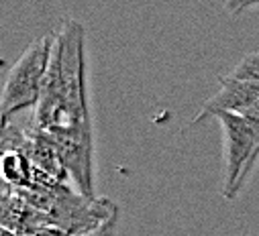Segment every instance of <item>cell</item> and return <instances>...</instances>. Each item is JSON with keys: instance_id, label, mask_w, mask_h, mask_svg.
<instances>
[{"instance_id": "cell-1", "label": "cell", "mask_w": 259, "mask_h": 236, "mask_svg": "<svg viewBox=\"0 0 259 236\" xmlns=\"http://www.w3.org/2000/svg\"><path fill=\"white\" fill-rule=\"evenodd\" d=\"M33 127L55 141L78 192L90 200L98 198L94 190L96 139L88 96L86 29L72 17L63 19L53 31L49 72Z\"/></svg>"}, {"instance_id": "cell-2", "label": "cell", "mask_w": 259, "mask_h": 236, "mask_svg": "<svg viewBox=\"0 0 259 236\" xmlns=\"http://www.w3.org/2000/svg\"><path fill=\"white\" fill-rule=\"evenodd\" d=\"M225 139L223 198L237 200L259 165V108L247 114H221Z\"/></svg>"}, {"instance_id": "cell-3", "label": "cell", "mask_w": 259, "mask_h": 236, "mask_svg": "<svg viewBox=\"0 0 259 236\" xmlns=\"http://www.w3.org/2000/svg\"><path fill=\"white\" fill-rule=\"evenodd\" d=\"M51 51H53V33L33 41L11 68L3 90V102H0L3 127L11 125L13 116L29 108H37L49 72Z\"/></svg>"}, {"instance_id": "cell-4", "label": "cell", "mask_w": 259, "mask_h": 236, "mask_svg": "<svg viewBox=\"0 0 259 236\" xmlns=\"http://www.w3.org/2000/svg\"><path fill=\"white\" fill-rule=\"evenodd\" d=\"M259 108V84L243 82L231 76L221 78V88L214 96H210L196 116L190 121V127H196L208 118H219L221 114H247Z\"/></svg>"}, {"instance_id": "cell-5", "label": "cell", "mask_w": 259, "mask_h": 236, "mask_svg": "<svg viewBox=\"0 0 259 236\" xmlns=\"http://www.w3.org/2000/svg\"><path fill=\"white\" fill-rule=\"evenodd\" d=\"M0 169H3V184L17 190H29L33 186V165L25 151L3 153Z\"/></svg>"}, {"instance_id": "cell-6", "label": "cell", "mask_w": 259, "mask_h": 236, "mask_svg": "<svg viewBox=\"0 0 259 236\" xmlns=\"http://www.w3.org/2000/svg\"><path fill=\"white\" fill-rule=\"evenodd\" d=\"M235 80H243V82H257L259 84V51L245 55L241 62L231 70L229 74Z\"/></svg>"}, {"instance_id": "cell-7", "label": "cell", "mask_w": 259, "mask_h": 236, "mask_svg": "<svg viewBox=\"0 0 259 236\" xmlns=\"http://www.w3.org/2000/svg\"><path fill=\"white\" fill-rule=\"evenodd\" d=\"M255 7H259V0H227V3H225L227 13L233 15V17H239L245 11H251Z\"/></svg>"}, {"instance_id": "cell-8", "label": "cell", "mask_w": 259, "mask_h": 236, "mask_svg": "<svg viewBox=\"0 0 259 236\" xmlns=\"http://www.w3.org/2000/svg\"><path fill=\"white\" fill-rule=\"evenodd\" d=\"M116 224H118V216H114L110 222H106L98 230H92V232H86V234H78V236H116Z\"/></svg>"}, {"instance_id": "cell-9", "label": "cell", "mask_w": 259, "mask_h": 236, "mask_svg": "<svg viewBox=\"0 0 259 236\" xmlns=\"http://www.w3.org/2000/svg\"><path fill=\"white\" fill-rule=\"evenodd\" d=\"M31 236H72V234H70L68 230L59 228V226H49V228H43V230L31 234Z\"/></svg>"}, {"instance_id": "cell-10", "label": "cell", "mask_w": 259, "mask_h": 236, "mask_svg": "<svg viewBox=\"0 0 259 236\" xmlns=\"http://www.w3.org/2000/svg\"><path fill=\"white\" fill-rule=\"evenodd\" d=\"M0 236H23V234H17V232H11V230L3 228V230H0Z\"/></svg>"}]
</instances>
